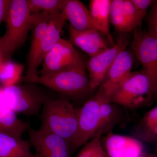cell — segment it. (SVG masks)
Listing matches in <instances>:
<instances>
[{
	"mask_svg": "<svg viewBox=\"0 0 157 157\" xmlns=\"http://www.w3.org/2000/svg\"><path fill=\"white\" fill-rule=\"evenodd\" d=\"M40 120L39 129L58 135L71 143L77 131L78 113L68 100L47 96Z\"/></svg>",
	"mask_w": 157,
	"mask_h": 157,
	"instance_id": "6da1fadb",
	"label": "cell"
},
{
	"mask_svg": "<svg viewBox=\"0 0 157 157\" xmlns=\"http://www.w3.org/2000/svg\"><path fill=\"white\" fill-rule=\"evenodd\" d=\"M140 17L144 19L147 15V10L154 1L152 0H131Z\"/></svg>",
	"mask_w": 157,
	"mask_h": 157,
	"instance_id": "484cf974",
	"label": "cell"
},
{
	"mask_svg": "<svg viewBox=\"0 0 157 157\" xmlns=\"http://www.w3.org/2000/svg\"><path fill=\"white\" fill-rule=\"evenodd\" d=\"M144 157H157V155L156 154H146Z\"/></svg>",
	"mask_w": 157,
	"mask_h": 157,
	"instance_id": "f546056e",
	"label": "cell"
},
{
	"mask_svg": "<svg viewBox=\"0 0 157 157\" xmlns=\"http://www.w3.org/2000/svg\"><path fill=\"white\" fill-rule=\"evenodd\" d=\"M128 33H122L115 44L107 50L90 58L87 64L89 73L90 86L92 90L96 89L103 83L113 62L119 53L130 43Z\"/></svg>",
	"mask_w": 157,
	"mask_h": 157,
	"instance_id": "9c48e42d",
	"label": "cell"
},
{
	"mask_svg": "<svg viewBox=\"0 0 157 157\" xmlns=\"http://www.w3.org/2000/svg\"><path fill=\"white\" fill-rule=\"evenodd\" d=\"M101 94L100 104V126L97 136H103L112 132V129L117 124L120 119L121 113L117 105L114 104L109 99L98 90Z\"/></svg>",
	"mask_w": 157,
	"mask_h": 157,
	"instance_id": "ac0fdd59",
	"label": "cell"
},
{
	"mask_svg": "<svg viewBox=\"0 0 157 157\" xmlns=\"http://www.w3.org/2000/svg\"><path fill=\"white\" fill-rule=\"evenodd\" d=\"M157 97V91L148 77L141 71H135L132 72L110 100L133 110L151 105Z\"/></svg>",
	"mask_w": 157,
	"mask_h": 157,
	"instance_id": "7a4b0ae2",
	"label": "cell"
},
{
	"mask_svg": "<svg viewBox=\"0 0 157 157\" xmlns=\"http://www.w3.org/2000/svg\"><path fill=\"white\" fill-rule=\"evenodd\" d=\"M62 13L70 22V26L76 30L95 29L100 32L93 21L90 10L80 1L67 0Z\"/></svg>",
	"mask_w": 157,
	"mask_h": 157,
	"instance_id": "2e32d148",
	"label": "cell"
},
{
	"mask_svg": "<svg viewBox=\"0 0 157 157\" xmlns=\"http://www.w3.org/2000/svg\"><path fill=\"white\" fill-rule=\"evenodd\" d=\"M134 62V56L131 52L125 49L121 52L100 86L99 90L110 100L111 96L132 73Z\"/></svg>",
	"mask_w": 157,
	"mask_h": 157,
	"instance_id": "8fae6325",
	"label": "cell"
},
{
	"mask_svg": "<svg viewBox=\"0 0 157 157\" xmlns=\"http://www.w3.org/2000/svg\"><path fill=\"white\" fill-rule=\"evenodd\" d=\"M35 83L70 96L82 95L92 91L85 69H73L39 76Z\"/></svg>",
	"mask_w": 157,
	"mask_h": 157,
	"instance_id": "5b68a950",
	"label": "cell"
},
{
	"mask_svg": "<svg viewBox=\"0 0 157 157\" xmlns=\"http://www.w3.org/2000/svg\"><path fill=\"white\" fill-rule=\"evenodd\" d=\"M111 0H91L90 11L94 22L103 34L108 35L110 21Z\"/></svg>",
	"mask_w": 157,
	"mask_h": 157,
	"instance_id": "44dd1931",
	"label": "cell"
},
{
	"mask_svg": "<svg viewBox=\"0 0 157 157\" xmlns=\"http://www.w3.org/2000/svg\"><path fill=\"white\" fill-rule=\"evenodd\" d=\"M71 43L76 45L88 55L90 58L109 48L102 33L95 29L77 31L69 26Z\"/></svg>",
	"mask_w": 157,
	"mask_h": 157,
	"instance_id": "9a60e30c",
	"label": "cell"
},
{
	"mask_svg": "<svg viewBox=\"0 0 157 157\" xmlns=\"http://www.w3.org/2000/svg\"><path fill=\"white\" fill-rule=\"evenodd\" d=\"M16 113L7 107H0V132L14 137L22 138L29 124L20 120Z\"/></svg>",
	"mask_w": 157,
	"mask_h": 157,
	"instance_id": "ffe728a7",
	"label": "cell"
},
{
	"mask_svg": "<svg viewBox=\"0 0 157 157\" xmlns=\"http://www.w3.org/2000/svg\"><path fill=\"white\" fill-rule=\"evenodd\" d=\"M36 84L0 86V107L27 116L38 115L47 96Z\"/></svg>",
	"mask_w": 157,
	"mask_h": 157,
	"instance_id": "3957f363",
	"label": "cell"
},
{
	"mask_svg": "<svg viewBox=\"0 0 157 157\" xmlns=\"http://www.w3.org/2000/svg\"><path fill=\"white\" fill-rule=\"evenodd\" d=\"M24 67L10 59L5 60L0 69V82L2 86L17 84L21 77Z\"/></svg>",
	"mask_w": 157,
	"mask_h": 157,
	"instance_id": "603a6c76",
	"label": "cell"
},
{
	"mask_svg": "<svg viewBox=\"0 0 157 157\" xmlns=\"http://www.w3.org/2000/svg\"><path fill=\"white\" fill-rule=\"evenodd\" d=\"M29 141L35 150L36 157H71V144L58 135L29 127Z\"/></svg>",
	"mask_w": 157,
	"mask_h": 157,
	"instance_id": "30bf717a",
	"label": "cell"
},
{
	"mask_svg": "<svg viewBox=\"0 0 157 157\" xmlns=\"http://www.w3.org/2000/svg\"><path fill=\"white\" fill-rule=\"evenodd\" d=\"M6 32L2 37L4 48L11 55L25 43L33 28V17L27 0H11L6 16Z\"/></svg>",
	"mask_w": 157,
	"mask_h": 157,
	"instance_id": "277c9868",
	"label": "cell"
},
{
	"mask_svg": "<svg viewBox=\"0 0 157 157\" xmlns=\"http://www.w3.org/2000/svg\"><path fill=\"white\" fill-rule=\"evenodd\" d=\"M32 15L33 35L30 48L28 56L25 80L27 82L35 83L39 76L38 68L40 65L39 61L40 45L51 15L45 13Z\"/></svg>",
	"mask_w": 157,
	"mask_h": 157,
	"instance_id": "7c38bea8",
	"label": "cell"
},
{
	"mask_svg": "<svg viewBox=\"0 0 157 157\" xmlns=\"http://www.w3.org/2000/svg\"><path fill=\"white\" fill-rule=\"evenodd\" d=\"M103 142L108 157H144L146 154L142 141L134 137L110 132L106 134Z\"/></svg>",
	"mask_w": 157,
	"mask_h": 157,
	"instance_id": "5bb4252c",
	"label": "cell"
},
{
	"mask_svg": "<svg viewBox=\"0 0 157 157\" xmlns=\"http://www.w3.org/2000/svg\"><path fill=\"white\" fill-rule=\"evenodd\" d=\"M39 76L73 69H85L84 61L69 41L61 38L47 53Z\"/></svg>",
	"mask_w": 157,
	"mask_h": 157,
	"instance_id": "52a82bcc",
	"label": "cell"
},
{
	"mask_svg": "<svg viewBox=\"0 0 157 157\" xmlns=\"http://www.w3.org/2000/svg\"><path fill=\"white\" fill-rule=\"evenodd\" d=\"M29 141L0 132V157H36Z\"/></svg>",
	"mask_w": 157,
	"mask_h": 157,
	"instance_id": "e0dca14e",
	"label": "cell"
},
{
	"mask_svg": "<svg viewBox=\"0 0 157 157\" xmlns=\"http://www.w3.org/2000/svg\"><path fill=\"white\" fill-rule=\"evenodd\" d=\"M0 52H2L4 54L6 55V56H10V55H9L8 52H6V49L4 48V45H3L2 42V37H0Z\"/></svg>",
	"mask_w": 157,
	"mask_h": 157,
	"instance_id": "83f0119b",
	"label": "cell"
},
{
	"mask_svg": "<svg viewBox=\"0 0 157 157\" xmlns=\"http://www.w3.org/2000/svg\"><path fill=\"white\" fill-rule=\"evenodd\" d=\"M155 151H156V155H157V148L156 149Z\"/></svg>",
	"mask_w": 157,
	"mask_h": 157,
	"instance_id": "4dcf8cb0",
	"label": "cell"
},
{
	"mask_svg": "<svg viewBox=\"0 0 157 157\" xmlns=\"http://www.w3.org/2000/svg\"><path fill=\"white\" fill-rule=\"evenodd\" d=\"M67 0H28L32 14L45 13L52 15L61 13Z\"/></svg>",
	"mask_w": 157,
	"mask_h": 157,
	"instance_id": "7402d4cb",
	"label": "cell"
},
{
	"mask_svg": "<svg viewBox=\"0 0 157 157\" xmlns=\"http://www.w3.org/2000/svg\"><path fill=\"white\" fill-rule=\"evenodd\" d=\"M9 57L6 56V55L4 54L2 52H0V69L2 67L3 63L6 60L10 59Z\"/></svg>",
	"mask_w": 157,
	"mask_h": 157,
	"instance_id": "f1b7e54d",
	"label": "cell"
},
{
	"mask_svg": "<svg viewBox=\"0 0 157 157\" xmlns=\"http://www.w3.org/2000/svg\"><path fill=\"white\" fill-rule=\"evenodd\" d=\"M11 0H0V24L6 20Z\"/></svg>",
	"mask_w": 157,
	"mask_h": 157,
	"instance_id": "4316f807",
	"label": "cell"
},
{
	"mask_svg": "<svg viewBox=\"0 0 157 157\" xmlns=\"http://www.w3.org/2000/svg\"><path fill=\"white\" fill-rule=\"evenodd\" d=\"M131 47L142 65L141 72L149 78L157 92V39L140 28L133 31Z\"/></svg>",
	"mask_w": 157,
	"mask_h": 157,
	"instance_id": "ba28073f",
	"label": "cell"
},
{
	"mask_svg": "<svg viewBox=\"0 0 157 157\" xmlns=\"http://www.w3.org/2000/svg\"><path fill=\"white\" fill-rule=\"evenodd\" d=\"M148 15H147V31L152 36L157 39V1H154L151 6Z\"/></svg>",
	"mask_w": 157,
	"mask_h": 157,
	"instance_id": "d4e9b609",
	"label": "cell"
},
{
	"mask_svg": "<svg viewBox=\"0 0 157 157\" xmlns=\"http://www.w3.org/2000/svg\"><path fill=\"white\" fill-rule=\"evenodd\" d=\"M143 19L131 0H113L110 21L120 33H128L140 28Z\"/></svg>",
	"mask_w": 157,
	"mask_h": 157,
	"instance_id": "4fadbf2b",
	"label": "cell"
},
{
	"mask_svg": "<svg viewBox=\"0 0 157 157\" xmlns=\"http://www.w3.org/2000/svg\"><path fill=\"white\" fill-rule=\"evenodd\" d=\"M132 132L134 137L142 142L157 143V106L144 114Z\"/></svg>",
	"mask_w": 157,
	"mask_h": 157,
	"instance_id": "d6986e66",
	"label": "cell"
},
{
	"mask_svg": "<svg viewBox=\"0 0 157 157\" xmlns=\"http://www.w3.org/2000/svg\"><path fill=\"white\" fill-rule=\"evenodd\" d=\"M101 99V94L98 91L77 110V131L70 143L72 154L97 136L100 126Z\"/></svg>",
	"mask_w": 157,
	"mask_h": 157,
	"instance_id": "8992f818",
	"label": "cell"
},
{
	"mask_svg": "<svg viewBox=\"0 0 157 157\" xmlns=\"http://www.w3.org/2000/svg\"><path fill=\"white\" fill-rule=\"evenodd\" d=\"M102 136L98 135L82 147L76 157H108L102 143Z\"/></svg>",
	"mask_w": 157,
	"mask_h": 157,
	"instance_id": "cb8c5ba5",
	"label": "cell"
}]
</instances>
